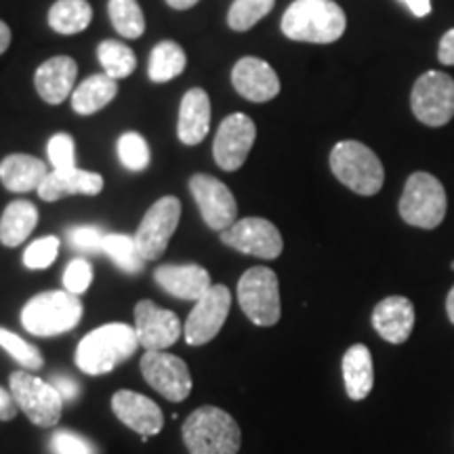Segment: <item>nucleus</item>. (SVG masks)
<instances>
[{
    "label": "nucleus",
    "mask_w": 454,
    "mask_h": 454,
    "mask_svg": "<svg viewBox=\"0 0 454 454\" xmlns=\"http://www.w3.org/2000/svg\"><path fill=\"white\" fill-rule=\"evenodd\" d=\"M348 20L333 0H294L282 17L284 36L297 43L331 44L343 36Z\"/></svg>",
    "instance_id": "nucleus-1"
},
{
    "label": "nucleus",
    "mask_w": 454,
    "mask_h": 454,
    "mask_svg": "<svg viewBox=\"0 0 454 454\" xmlns=\"http://www.w3.org/2000/svg\"><path fill=\"white\" fill-rule=\"evenodd\" d=\"M139 348L137 333L129 325H104L84 334L76 348V366L87 374H106L129 360Z\"/></svg>",
    "instance_id": "nucleus-2"
},
{
    "label": "nucleus",
    "mask_w": 454,
    "mask_h": 454,
    "mask_svg": "<svg viewBox=\"0 0 454 454\" xmlns=\"http://www.w3.org/2000/svg\"><path fill=\"white\" fill-rule=\"evenodd\" d=\"M181 434L190 454H238L242 444L234 417L217 406L196 408L185 419Z\"/></svg>",
    "instance_id": "nucleus-3"
},
{
    "label": "nucleus",
    "mask_w": 454,
    "mask_h": 454,
    "mask_svg": "<svg viewBox=\"0 0 454 454\" xmlns=\"http://www.w3.org/2000/svg\"><path fill=\"white\" fill-rule=\"evenodd\" d=\"M82 317L81 297L67 291H51L32 297L21 309V325L36 337L70 333Z\"/></svg>",
    "instance_id": "nucleus-4"
},
{
    "label": "nucleus",
    "mask_w": 454,
    "mask_h": 454,
    "mask_svg": "<svg viewBox=\"0 0 454 454\" xmlns=\"http://www.w3.org/2000/svg\"><path fill=\"white\" fill-rule=\"evenodd\" d=\"M331 170L340 184L360 196H374L385 184V168L371 147L360 141H340L331 152Z\"/></svg>",
    "instance_id": "nucleus-5"
},
{
    "label": "nucleus",
    "mask_w": 454,
    "mask_h": 454,
    "mask_svg": "<svg viewBox=\"0 0 454 454\" xmlns=\"http://www.w3.org/2000/svg\"><path fill=\"white\" fill-rule=\"evenodd\" d=\"M397 208H400V217L408 225L435 230L446 217L448 198L444 185L434 175L423 173V170L412 173L406 181Z\"/></svg>",
    "instance_id": "nucleus-6"
},
{
    "label": "nucleus",
    "mask_w": 454,
    "mask_h": 454,
    "mask_svg": "<svg viewBox=\"0 0 454 454\" xmlns=\"http://www.w3.org/2000/svg\"><path fill=\"white\" fill-rule=\"evenodd\" d=\"M238 303L257 326H274L282 316L280 284L274 270L251 268L238 282Z\"/></svg>",
    "instance_id": "nucleus-7"
},
{
    "label": "nucleus",
    "mask_w": 454,
    "mask_h": 454,
    "mask_svg": "<svg viewBox=\"0 0 454 454\" xmlns=\"http://www.w3.org/2000/svg\"><path fill=\"white\" fill-rule=\"evenodd\" d=\"M20 411L26 414L36 427H53L64 412V397L53 385L38 379L30 371H15L9 379Z\"/></svg>",
    "instance_id": "nucleus-8"
},
{
    "label": "nucleus",
    "mask_w": 454,
    "mask_h": 454,
    "mask_svg": "<svg viewBox=\"0 0 454 454\" xmlns=\"http://www.w3.org/2000/svg\"><path fill=\"white\" fill-rule=\"evenodd\" d=\"M411 107L419 122L444 127L454 118V81L444 72H425L414 82Z\"/></svg>",
    "instance_id": "nucleus-9"
},
{
    "label": "nucleus",
    "mask_w": 454,
    "mask_h": 454,
    "mask_svg": "<svg viewBox=\"0 0 454 454\" xmlns=\"http://www.w3.org/2000/svg\"><path fill=\"white\" fill-rule=\"evenodd\" d=\"M181 219V202L175 196H164L152 204V208L144 215L135 231L141 257L145 261H156L167 251L170 238L177 230Z\"/></svg>",
    "instance_id": "nucleus-10"
},
{
    "label": "nucleus",
    "mask_w": 454,
    "mask_h": 454,
    "mask_svg": "<svg viewBox=\"0 0 454 454\" xmlns=\"http://www.w3.org/2000/svg\"><path fill=\"white\" fill-rule=\"evenodd\" d=\"M231 308L230 288L223 284H213L200 299L196 301L194 309L187 316L184 326V337L187 345H204L217 337L223 328Z\"/></svg>",
    "instance_id": "nucleus-11"
},
{
    "label": "nucleus",
    "mask_w": 454,
    "mask_h": 454,
    "mask_svg": "<svg viewBox=\"0 0 454 454\" xmlns=\"http://www.w3.org/2000/svg\"><path fill=\"white\" fill-rule=\"evenodd\" d=\"M141 374L150 387H154L170 402H184L192 391L190 368L181 357L164 351H145L141 357Z\"/></svg>",
    "instance_id": "nucleus-12"
},
{
    "label": "nucleus",
    "mask_w": 454,
    "mask_h": 454,
    "mask_svg": "<svg viewBox=\"0 0 454 454\" xmlns=\"http://www.w3.org/2000/svg\"><path fill=\"white\" fill-rule=\"evenodd\" d=\"M221 240L227 247L236 248L238 253L253 254L261 259H276L280 257L284 242L280 230L268 219L247 217L236 221L234 225L221 231Z\"/></svg>",
    "instance_id": "nucleus-13"
},
{
    "label": "nucleus",
    "mask_w": 454,
    "mask_h": 454,
    "mask_svg": "<svg viewBox=\"0 0 454 454\" xmlns=\"http://www.w3.org/2000/svg\"><path fill=\"white\" fill-rule=\"evenodd\" d=\"M192 196L200 208L204 223L211 230L225 231L227 227L236 223L238 204L234 194L223 181L211 177V175H194L190 179Z\"/></svg>",
    "instance_id": "nucleus-14"
},
{
    "label": "nucleus",
    "mask_w": 454,
    "mask_h": 454,
    "mask_svg": "<svg viewBox=\"0 0 454 454\" xmlns=\"http://www.w3.org/2000/svg\"><path fill=\"white\" fill-rule=\"evenodd\" d=\"M254 139H257V127L251 118L240 112L231 114L221 122L217 137H215V162L230 173L238 170L251 154Z\"/></svg>",
    "instance_id": "nucleus-15"
},
{
    "label": "nucleus",
    "mask_w": 454,
    "mask_h": 454,
    "mask_svg": "<svg viewBox=\"0 0 454 454\" xmlns=\"http://www.w3.org/2000/svg\"><path fill=\"white\" fill-rule=\"evenodd\" d=\"M135 333L145 351H164L175 345L184 334L179 317L173 311L158 308L152 301H139L135 305Z\"/></svg>",
    "instance_id": "nucleus-16"
},
{
    "label": "nucleus",
    "mask_w": 454,
    "mask_h": 454,
    "mask_svg": "<svg viewBox=\"0 0 454 454\" xmlns=\"http://www.w3.org/2000/svg\"><path fill=\"white\" fill-rule=\"evenodd\" d=\"M112 411L129 429L144 435H156L164 427V417L160 406L150 397L137 394V391L121 389L112 397Z\"/></svg>",
    "instance_id": "nucleus-17"
},
{
    "label": "nucleus",
    "mask_w": 454,
    "mask_h": 454,
    "mask_svg": "<svg viewBox=\"0 0 454 454\" xmlns=\"http://www.w3.org/2000/svg\"><path fill=\"white\" fill-rule=\"evenodd\" d=\"M231 82L244 99L254 104H265L280 93V78L274 67L257 57H244L238 61L231 72Z\"/></svg>",
    "instance_id": "nucleus-18"
},
{
    "label": "nucleus",
    "mask_w": 454,
    "mask_h": 454,
    "mask_svg": "<svg viewBox=\"0 0 454 454\" xmlns=\"http://www.w3.org/2000/svg\"><path fill=\"white\" fill-rule=\"evenodd\" d=\"M104 190V177L78 167L67 170H49L47 179L38 187V196L44 202H55L66 196H98Z\"/></svg>",
    "instance_id": "nucleus-19"
},
{
    "label": "nucleus",
    "mask_w": 454,
    "mask_h": 454,
    "mask_svg": "<svg viewBox=\"0 0 454 454\" xmlns=\"http://www.w3.org/2000/svg\"><path fill=\"white\" fill-rule=\"evenodd\" d=\"M372 326L387 343H406L414 328V305L406 297H387L372 309Z\"/></svg>",
    "instance_id": "nucleus-20"
},
{
    "label": "nucleus",
    "mask_w": 454,
    "mask_h": 454,
    "mask_svg": "<svg viewBox=\"0 0 454 454\" xmlns=\"http://www.w3.org/2000/svg\"><path fill=\"white\" fill-rule=\"evenodd\" d=\"M156 282L162 291L184 301H196L213 286L211 276L202 265L184 263V265H162L156 270Z\"/></svg>",
    "instance_id": "nucleus-21"
},
{
    "label": "nucleus",
    "mask_w": 454,
    "mask_h": 454,
    "mask_svg": "<svg viewBox=\"0 0 454 454\" xmlns=\"http://www.w3.org/2000/svg\"><path fill=\"white\" fill-rule=\"evenodd\" d=\"M78 76V66L72 57L59 55L53 59L44 61L36 70L34 84H36L38 95L51 106L61 104L74 93V82Z\"/></svg>",
    "instance_id": "nucleus-22"
},
{
    "label": "nucleus",
    "mask_w": 454,
    "mask_h": 454,
    "mask_svg": "<svg viewBox=\"0 0 454 454\" xmlns=\"http://www.w3.org/2000/svg\"><path fill=\"white\" fill-rule=\"evenodd\" d=\"M211 127V101L207 90L190 89L179 107L177 135L185 145H196L208 135Z\"/></svg>",
    "instance_id": "nucleus-23"
},
{
    "label": "nucleus",
    "mask_w": 454,
    "mask_h": 454,
    "mask_svg": "<svg viewBox=\"0 0 454 454\" xmlns=\"http://www.w3.org/2000/svg\"><path fill=\"white\" fill-rule=\"evenodd\" d=\"M47 175L49 168L44 167V162L27 154H11L0 162V181L15 194L38 190Z\"/></svg>",
    "instance_id": "nucleus-24"
},
{
    "label": "nucleus",
    "mask_w": 454,
    "mask_h": 454,
    "mask_svg": "<svg viewBox=\"0 0 454 454\" xmlns=\"http://www.w3.org/2000/svg\"><path fill=\"white\" fill-rule=\"evenodd\" d=\"M343 381L345 391L354 402L368 397L374 385L372 356L366 345L356 343L343 356Z\"/></svg>",
    "instance_id": "nucleus-25"
},
{
    "label": "nucleus",
    "mask_w": 454,
    "mask_h": 454,
    "mask_svg": "<svg viewBox=\"0 0 454 454\" xmlns=\"http://www.w3.org/2000/svg\"><path fill=\"white\" fill-rule=\"evenodd\" d=\"M38 223V208L27 200H15L0 217V242L15 248L27 240Z\"/></svg>",
    "instance_id": "nucleus-26"
},
{
    "label": "nucleus",
    "mask_w": 454,
    "mask_h": 454,
    "mask_svg": "<svg viewBox=\"0 0 454 454\" xmlns=\"http://www.w3.org/2000/svg\"><path fill=\"white\" fill-rule=\"evenodd\" d=\"M116 81L107 74H95L87 81L78 84L72 93V107L81 116H90V114L104 110L110 101L116 98Z\"/></svg>",
    "instance_id": "nucleus-27"
},
{
    "label": "nucleus",
    "mask_w": 454,
    "mask_h": 454,
    "mask_svg": "<svg viewBox=\"0 0 454 454\" xmlns=\"http://www.w3.org/2000/svg\"><path fill=\"white\" fill-rule=\"evenodd\" d=\"M93 9L87 0H57L49 11V26L57 34H78L87 30Z\"/></svg>",
    "instance_id": "nucleus-28"
},
{
    "label": "nucleus",
    "mask_w": 454,
    "mask_h": 454,
    "mask_svg": "<svg viewBox=\"0 0 454 454\" xmlns=\"http://www.w3.org/2000/svg\"><path fill=\"white\" fill-rule=\"evenodd\" d=\"M185 53L177 43L162 41L156 44L150 55V66H147V76L152 82H168L177 78L185 70Z\"/></svg>",
    "instance_id": "nucleus-29"
},
{
    "label": "nucleus",
    "mask_w": 454,
    "mask_h": 454,
    "mask_svg": "<svg viewBox=\"0 0 454 454\" xmlns=\"http://www.w3.org/2000/svg\"><path fill=\"white\" fill-rule=\"evenodd\" d=\"M99 64L104 67L107 76H112L114 81H121L127 78L129 74L135 72L137 67V57L130 51L127 44L118 41H104L98 47Z\"/></svg>",
    "instance_id": "nucleus-30"
},
{
    "label": "nucleus",
    "mask_w": 454,
    "mask_h": 454,
    "mask_svg": "<svg viewBox=\"0 0 454 454\" xmlns=\"http://www.w3.org/2000/svg\"><path fill=\"white\" fill-rule=\"evenodd\" d=\"M104 253L127 274H137L145 263L137 242H135V236L107 234L104 240Z\"/></svg>",
    "instance_id": "nucleus-31"
},
{
    "label": "nucleus",
    "mask_w": 454,
    "mask_h": 454,
    "mask_svg": "<svg viewBox=\"0 0 454 454\" xmlns=\"http://www.w3.org/2000/svg\"><path fill=\"white\" fill-rule=\"evenodd\" d=\"M107 13L116 32L124 38H139L145 30V17L137 0H110Z\"/></svg>",
    "instance_id": "nucleus-32"
},
{
    "label": "nucleus",
    "mask_w": 454,
    "mask_h": 454,
    "mask_svg": "<svg viewBox=\"0 0 454 454\" xmlns=\"http://www.w3.org/2000/svg\"><path fill=\"white\" fill-rule=\"evenodd\" d=\"M274 4L276 0H234L230 13H227V24L236 32L251 30L274 9Z\"/></svg>",
    "instance_id": "nucleus-33"
},
{
    "label": "nucleus",
    "mask_w": 454,
    "mask_h": 454,
    "mask_svg": "<svg viewBox=\"0 0 454 454\" xmlns=\"http://www.w3.org/2000/svg\"><path fill=\"white\" fill-rule=\"evenodd\" d=\"M0 348L13 357L15 362H20L26 371H41L44 360L41 349L36 345L27 343L26 339H21L20 334L7 331V328L0 326Z\"/></svg>",
    "instance_id": "nucleus-34"
},
{
    "label": "nucleus",
    "mask_w": 454,
    "mask_h": 454,
    "mask_svg": "<svg viewBox=\"0 0 454 454\" xmlns=\"http://www.w3.org/2000/svg\"><path fill=\"white\" fill-rule=\"evenodd\" d=\"M116 147L118 158L129 170H144L150 164V145L139 133H124Z\"/></svg>",
    "instance_id": "nucleus-35"
},
{
    "label": "nucleus",
    "mask_w": 454,
    "mask_h": 454,
    "mask_svg": "<svg viewBox=\"0 0 454 454\" xmlns=\"http://www.w3.org/2000/svg\"><path fill=\"white\" fill-rule=\"evenodd\" d=\"M59 253V238L44 236L34 240L24 253V263L30 270H44L57 259Z\"/></svg>",
    "instance_id": "nucleus-36"
},
{
    "label": "nucleus",
    "mask_w": 454,
    "mask_h": 454,
    "mask_svg": "<svg viewBox=\"0 0 454 454\" xmlns=\"http://www.w3.org/2000/svg\"><path fill=\"white\" fill-rule=\"evenodd\" d=\"M106 236V231L98 225H76L67 230V240L72 247L89 254L104 253Z\"/></svg>",
    "instance_id": "nucleus-37"
},
{
    "label": "nucleus",
    "mask_w": 454,
    "mask_h": 454,
    "mask_svg": "<svg viewBox=\"0 0 454 454\" xmlns=\"http://www.w3.org/2000/svg\"><path fill=\"white\" fill-rule=\"evenodd\" d=\"M74 139L67 133H57L49 139L47 145V154L51 160V167L53 170H67L76 167V160H74Z\"/></svg>",
    "instance_id": "nucleus-38"
},
{
    "label": "nucleus",
    "mask_w": 454,
    "mask_h": 454,
    "mask_svg": "<svg viewBox=\"0 0 454 454\" xmlns=\"http://www.w3.org/2000/svg\"><path fill=\"white\" fill-rule=\"evenodd\" d=\"M90 282H93V270H90V263L87 259H74L67 263L64 271V288L67 293L81 297L82 293L89 291Z\"/></svg>",
    "instance_id": "nucleus-39"
},
{
    "label": "nucleus",
    "mask_w": 454,
    "mask_h": 454,
    "mask_svg": "<svg viewBox=\"0 0 454 454\" xmlns=\"http://www.w3.org/2000/svg\"><path fill=\"white\" fill-rule=\"evenodd\" d=\"M51 450L53 454H98L93 444L74 431L61 429L51 438Z\"/></svg>",
    "instance_id": "nucleus-40"
},
{
    "label": "nucleus",
    "mask_w": 454,
    "mask_h": 454,
    "mask_svg": "<svg viewBox=\"0 0 454 454\" xmlns=\"http://www.w3.org/2000/svg\"><path fill=\"white\" fill-rule=\"evenodd\" d=\"M49 383L53 385L57 391H59L61 397H64V402L66 400H74V397L81 394V385L74 381V379L66 377V374H55V377L51 379Z\"/></svg>",
    "instance_id": "nucleus-41"
},
{
    "label": "nucleus",
    "mask_w": 454,
    "mask_h": 454,
    "mask_svg": "<svg viewBox=\"0 0 454 454\" xmlns=\"http://www.w3.org/2000/svg\"><path fill=\"white\" fill-rule=\"evenodd\" d=\"M17 411H20V406H17L11 389L0 387V421H13L17 417Z\"/></svg>",
    "instance_id": "nucleus-42"
},
{
    "label": "nucleus",
    "mask_w": 454,
    "mask_h": 454,
    "mask_svg": "<svg viewBox=\"0 0 454 454\" xmlns=\"http://www.w3.org/2000/svg\"><path fill=\"white\" fill-rule=\"evenodd\" d=\"M438 59L444 66H454V27L442 36L440 49H438Z\"/></svg>",
    "instance_id": "nucleus-43"
},
{
    "label": "nucleus",
    "mask_w": 454,
    "mask_h": 454,
    "mask_svg": "<svg viewBox=\"0 0 454 454\" xmlns=\"http://www.w3.org/2000/svg\"><path fill=\"white\" fill-rule=\"evenodd\" d=\"M414 17H427L431 13V0H402Z\"/></svg>",
    "instance_id": "nucleus-44"
},
{
    "label": "nucleus",
    "mask_w": 454,
    "mask_h": 454,
    "mask_svg": "<svg viewBox=\"0 0 454 454\" xmlns=\"http://www.w3.org/2000/svg\"><path fill=\"white\" fill-rule=\"evenodd\" d=\"M9 44H11V30L4 21H0V55L9 49Z\"/></svg>",
    "instance_id": "nucleus-45"
},
{
    "label": "nucleus",
    "mask_w": 454,
    "mask_h": 454,
    "mask_svg": "<svg viewBox=\"0 0 454 454\" xmlns=\"http://www.w3.org/2000/svg\"><path fill=\"white\" fill-rule=\"evenodd\" d=\"M173 9H179V11H185V9H192L194 4L200 3V0H167Z\"/></svg>",
    "instance_id": "nucleus-46"
},
{
    "label": "nucleus",
    "mask_w": 454,
    "mask_h": 454,
    "mask_svg": "<svg viewBox=\"0 0 454 454\" xmlns=\"http://www.w3.org/2000/svg\"><path fill=\"white\" fill-rule=\"evenodd\" d=\"M446 314L454 325V286L450 288V293H448V297H446Z\"/></svg>",
    "instance_id": "nucleus-47"
},
{
    "label": "nucleus",
    "mask_w": 454,
    "mask_h": 454,
    "mask_svg": "<svg viewBox=\"0 0 454 454\" xmlns=\"http://www.w3.org/2000/svg\"><path fill=\"white\" fill-rule=\"evenodd\" d=\"M450 268H452V270H454V261H452V263H450Z\"/></svg>",
    "instance_id": "nucleus-48"
}]
</instances>
